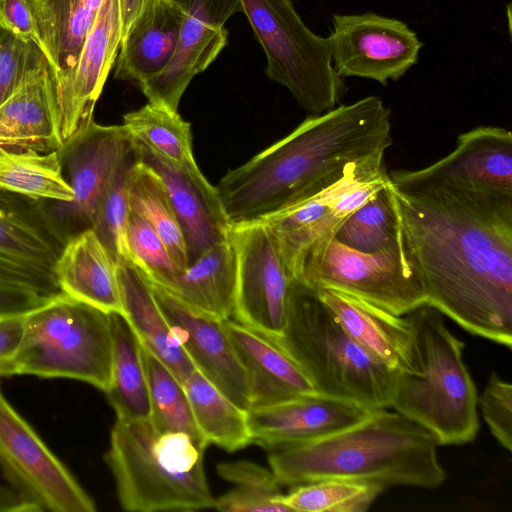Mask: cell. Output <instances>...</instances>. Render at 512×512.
Wrapping results in <instances>:
<instances>
[{"mask_svg":"<svg viewBox=\"0 0 512 512\" xmlns=\"http://www.w3.org/2000/svg\"><path fill=\"white\" fill-rule=\"evenodd\" d=\"M426 304L512 348V191L388 173Z\"/></svg>","mask_w":512,"mask_h":512,"instance_id":"1","label":"cell"},{"mask_svg":"<svg viewBox=\"0 0 512 512\" xmlns=\"http://www.w3.org/2000/svg\"><path fill=\"white\" fill-rule=\"evenodd\" d=\"M392 143L391 111L377 96L310 115L220 179L226 218L230 226L256 221L334 183L351 163L385 155Z\"/></svg>","mask_w":512,"mask_h":512,"instance_id":"2","label":"cell"},{"mask_svg":"<svg viewBox=\"0 0 512 512\" xmlns=\"http://www.w3.org/2000/svg\"><path fill=\"white\" fill-rule=\"evenodd\" d=\"M438 446L420 425L382 408L324 438L272 451L268 462L281 485L337 478L375 483L385 489H434L446 479Z\"/></svg>","mask_w":512,"mask_h":512,"instance_id":"3","label":"cell"},{"mask_svg":"<svg viewBox=\"0 0 512 512\" xmlns=\"http://www.w3.org/2000/svg\"><path fill=\"white\" fill-rule=\"evenodd\" d=\"M270 339L303 371L316 393L369 410L391 407L398 371L370 356L315 289L292 279L283 329Z\"/></svg>","mask_w":512,"mask_h":512,"instance_id":"4","label":"cell"},{"mask_svg":"<svg viewBox=\"0 0 512 512\" xmlns=\"http://www.w3.org/2000/svg\"><path fill=\"white\" fill-rule=\"evenodd\" d=\"M205 447L189 434L158 428L151 418L116 419L105 461L122 509L131 512L213 508Z\"/></svg>","mask_w":512,"mask_h":512,"instance_id":"5","label":"cell"},{"mask_svg":"<svg viewBox=\"0 0 512 512\" xmlns=\"http://www.w3.org/2000/svg\"><path fill=\"white\" fill-rule=\"evenodd\" d=\"M406 317L415 372H398L390 408L427 430L439 446L473 441L479 430L478 394L463 359L465 344L428 304Z\"/></svg>","mask_w":512,"mask_h":512,"instance_id":"6","label":"cell"},{"mask_svg":"<svg viewBox=\"0 0 512 512\" xmlns=\"http://www.w3.org/2000/svg\"><path fill=\"white\" fill-rule=\"evenodd\" d=\"M111 363L109 314L61 293L26 315L11 376L74 379L105 392Z\"/></svg>","mask_w":512,"mask_h":512,"instance_id":"7","label":"cell"},{"mask_svg":"<svg viewBox=\"0 0 512 512\" xmlns=\"http://www.w3.org/2000/svg\"><path fill=\"white\" fill-rule=\"evenodd\" d=\"M267 60L268 78L311 113L335 108L346 92L332 64L328 37L312 32L291 0H240Z\"/></svg>","mask_w":512,"mask_h":512,"instance_id":"8","label":"cell"},{"mask_svg":"<svg viewBox=\"0 0 512 512\" xmlns=\"http://www.w3.org/2000/svg\"><path fill=\"white\" fill-rule=\"evenodd\" d=\"M291 277L314 289L352 295L397 316L426 304L420 273L403 236L375 253L349 248L334 235L320 239L297 259Z\"/></svg>","mask_w":512,"mask_h":512,"instance_id":"9","label":"cell"},{"mask_svg":"<svg viewBox=\"0 0 512 512\" xmlns=\"http://www.w3.org/2000/svg\"><path fill=\"white\" fill-rule=\"evenodd\" d=\"M389 182L384 154L353 162L329 186L256 221L272 234L281 258L291 270L301 254L335 234L344 220Z\"/></svg>","mask_w":512,"mask_h":512,"instance_id":"10","label":"cell"},{"mask_svg":"<svg viewBox=\"0 0 512 512\" xmlns=\"http://www.w3.org/2000/svg\"><path fill=\"white\" fill-rule=\"evenodd\" d=\"M0 468L37 511L94 512L93 499L15 410L0 387Z\"/></svg>","mask_w":512,"mask_h":512,"instance_id":"11","label":"cell"},{"mask_svg":"<svg viewBox=\"0 0 512 512\" xmlns=\"http://www.w3.org/2000/svg\"><path fill=\"white\" fill-rule=\"evenodd\" d=\"M66 241L46 201L0 188V285L61 294L54 267Z\"/></svg>","mask_w":512,"mask_h":512,"instance_id":"12","label":"cell"},{"mask_svg":"<svg viewBox=\"0 0 512 512\" xmlns=\"http://www.w3.org/2000/svg\"><path fill=\"white\" fill-rule=\"evenodd\" d=\"M236 257L234 319L274 338L284 326L292 277L270 231L260 222L230 226Z\"/></svg>","mask_w":512,"mask_h":512,"instance_id":"13","label":"cell"},{"mask_svg":"<svg viewBox=\"0 0 512 512\" xmlns=\"http://www.w3.org/2000/svg\"><path fill=\"white\" fill-rule=\"evenodd\" d=\"M328 40L340 77L366 78L382 85L400 79L414 66L423 46L405 22L374 12L333 15Z\"/></svg>","mask_w":512,"mask_h":512,"instance_id":"14","label":"cell"},{"mask_svg":"<svg viewBox=\"0 0 512 512\" xmlns=\"http://www.w3.org/2000/svg\"><path fill=\"white\" fill-rule=\"evenodd\" d=\"M130 135L123 125L94 120L63 144V172L73 189L70 202L46 201L48 213L66 240L93 228L99 204Z\"/></svg>","mask_w":512,"mask_h":512,"instance_id":"15","label":"cell"},{"mask_svg":"<svg viewBox=\"0 0 512 512\" xmlns=\"http://www.w3.org/2000/svg\"><path fill=\"white\" fill-rule=\"evenodd\" d=\"M183 11L175 53L157 76L138 84L148 103L178 112L192 79L203 72L227 44L226 21L242 12L240 0H172Z\"/></svg>","mask_w":512,"mask_h":512,"instance_id":"16","label":"cell"},{"mask_svg":"<svg viewBox=\"0 0 512 512\" xmlns=\"http://www.w3.org/2000/svg\"><path fill=\"white\" fill-rule=\"evenodd\" d=\"M149 283L195 368L234 403L248 410L250 392L246 375L228 335L225 320L197 310Z\"/></svg>","mask_w":512,"mask_h":512,"instance_id":"17","label":"cell"},{"mask_svg":"<svg viewBox=\"0 0 512 512\" xmlns=\"http://www.w3.org/2000/svg\"><path fill=\"white\" fill-rule=\"evenodd\" d=\"M372 410L319 393L247 410L252 444L269 452L312 442L356 424Z\"/></svg>","mask_w":512,"mask_h":512,"instance_id":"18","label":"cell"},{"mask_svg":"<svg viewBox=\"0 0 512 512\" xmlns=\"http://www.w3.org/2000/svg\"><path fill=\"white\" fill-rule=\"evenodd\" d=\"M122 37L118 0H104L71 76L57 86L63 144L93 120V112L115 64Z\"/></svg>","mask_w":512,"mask_h":512,"instance_id":"19","label":"cell"},{"mask_svg":"<svg viewBox=\"0 0 512 512\" xmlns=\"http://www.w3.org/2000/svg\"><path fill=\"white\" fill-rule=\"evenodd\" d=\"M136 141V140H135ZM140 160L161 179L187 245L189 264L205 250L228 239L230 224L216 187L136 141Z\"/></svg>","mask_w":512,"mask_h":512,"instance_id":"20","label":"cell"},{"mask_svg":"<svg viewBox=\"0 0 512 512\" xmlns=\"http://www.w3.org/2000/svg\"><path fill=\"white\" fill-rule=\"evenodd\" d=\"M409 179L456 181L512 191V133L479 126L458 136L455 149L418 170H398Z\"/></svg>","mask_w":512,"mask_h":512,"instance_id":"21","label":"cell"},{"mask_svg":"<svg viewBox=\"0 0 512 512\" xmlns=\"http://www.w3.org/2000/svg\"><path fill=\"white\" fill-rule=\"evenodd\" d=\"M0 146L62 149L56 78L48 61L0 104Z\"/></svg>","mask_w":512,"mask_h":512,"instance_id":"22","label":"cell"},{"mask_svg":"<svg viewBox=\"0 0 512 512\" xmlns=\"http://www.w3.org/2000/svg\"><path fill=\"white\" fill-rule=\"evenodd\" d=\"M315 290L347 333L370 356L398 372H415L412 332L406 315H394L334 289Z\"/></svg>","mask_w":512,"mask_h":512,"instance_id":"23","label":"cell"},{"mask_svg":"<svg viewBox=\"0 0 512 512\" xmlns=\"http://www.w3.org/2000/svg\"><path fill=\"white\" fill-rule=\"evenodd\" d=\"M225 326L246 375L250 408L315 393L303 371L270 338L236 320H225Z\"/></svg>","mask_w":512,"mask_h":512,"instance_id":"24","label":"cell"},{"mask_svg":"<svg viewBox=\"0 0 512 512\" xmlns=\"http://www.w3.org/2000/svg\"><path fill=\"white\" fill-rule=\"evenodd\" d=\"M54 273L68 297L108 314H123L116 261L92 228L67 239Z\"/></svg>","mask_w":512,"mask_h":512,"instance_id":"25","label":"cell"},{"mask_svg":"<svg viewBox=\"0 0 512 512\" xmlns=\"http://www.w3.org/2000/svg\"><path fill=\"white\" fill-rule=\"evenodd\" d=\"M183 11L172 0H157L132 22L123 35L114 77L136 85L159 75L178 43Z\"/></svg>","mask_w":512,"mask_h":512,"instance_id":"26","label":"cell"},{"mask_svg":"<svg viewBox=\"0 0 512 512\" xmlns=\"http://www.w3.org/2000/svg\"><path fill=\"white\" fill-rule=\"evenodd\" d=\"M116 264L123 315L141 344L183 382L195 366L155 299L149 281L132 262Z\"/></svg>","mask_w":512,"mask_h":512,"instance_id":"27","label":"cell"},{"mask_svg":"<svg viewBox=\"0 0 512 512\" xmlns=\"http://www.w3.org/2000/svg\"><path fill=\"white\" fill-rule=\"evenodd\" d=\"M148 281L197 310L221 320L230 319L236 282L232 242L228 237L205 250L186 268Z\"/></svg>","mask_w":512,"mask_h":512,"instance_id":"28","label":"cell"},{"mask_svg":"<svg viewBox=\"0 0 512 512\" xmlns=\"http://www.w3.org/2000/svg\"><path fill=\"white\" fill-rule=\"evenodd\" d=\"M104 0H28L56 85L72 74Z\"/></svg>","mask_w":512,"mask_h":512,"instance_id":"29","label":"cell"},{"mask_svg":"<svg viewBox=\"0 0 512 512\" xmlns=\"http://www.w3.org/2000/svg\"><path fill=\"white\" fill-rule=\"evenodd\" d=\"M112 336L111 376L105 391L116 419L136 420L151 416L142 344L121 313H109Z\"/></svg>","mask_w":512,"mask_h":512,"instance_id":"30","label":"cell"},{"mask_svg":"<svg viewBox=\"0 0 512 512\" xmlns=\"http://www.w3.org/2000/svg\"><path fill=\"white\" fill-rule=\"evenodd\" d=\"M183 385L195 424L207 445L234 452L252 444L247 410L229 399L196 368Z\"/></svg>","mask_w":512,"mask_h":512,"instance_id":"31","label":"cell"},{"mask_svg":"<svg viewBox=\"0 0 512 512\" xmlns=\"http://www.w3.org/2000/svg\"><path fill=\"white\" fill-rule=\"evenodd\" d=\"M0 188L34 200L70 202L60 151L0 146Z\"/></svg>","mask_w":512,"mask_h":512,"instance_id":"32","label":"cell"},{"mask_svg":"<svg viewBox=\"0 0 512 512\" xmlns=\"http://www.w3.org/2000/svg\"><path fill=\"white\" fill-rule=\"evenodd\" d=\"M122 125L131 138L172 164L192 175H202L192 151L190 123L178 112L147 103L124 114Z\"/></svg>","mask_w":512,"mask_h":512,"instance_id":"33","label":"cell"},{"mask_svg":"<svg viewBox=\"0 0 512 512\" xmlns=\"http://www.w3.org/2000/svg\"><path fill=\"white\" fill-rule=\"evenodd\" d=\"M129 206L156 230L177 268H186L187 245L167 191L160 177L140 159L129 182Z\"/></svg>","mask_w":512,"mask_h":512,"instance_id":"34","label":"cell"},{"mask_svg":"<svg viewBox=\"0 0 512 512\" xmlns=\"http://www.w3.org/2000/svg\"><path fill=\"white\" fill-rule=\"evenodd\" d=\"M139 159L137 143L130 138L104 191L92 228L116 263L131 262L127 244V225L130 214L129 182Z\"/></svg>","mask_w":512,"mask_h":512,"instance_id":"35","label":"cell"},{"mask_svg":"<svg viewBox=\"0 0 512 512\" xmlns=\"http://www.w3.org/2000/svg\"><path fill=\"white\" fill-rule=\"evenodd\" d=\"M335 238L354 250L375 253L403 236L390 182L339 226Z\"/></svg>","mask_w":512,"mask_h":512,"instance_id":"36","label":"cell"},{"mask_svg":"<svg viewBox=\"0 0 512 512\" xmlns=\"http://www.w3.org/2000/svg\"><path fill=\"white\" fill-rule=\"evenodd\" d=\"M218 474L234 487L215 498L213 508L223 512H289L279 497L281 483L274 473L250 461L221 463Z\"/></svg>","mask_w":512,"mask_h":512,"instance_id":"37","label":"cell"},{"mask_svg":"<svg viewBox=\"0 0 512 512\" xmlns=\"http://www.w3.org/2000/svg\"><path fill=\"white\" fill-rule=\"evenodd\" d=\"M142 355L153 423L163 430L187 433L207 448L195 424L183 382L143 345Z\"/></svg>","mask_w":512,"mask_h":512,"instance_id":"38","label":"cell"},{"mask_svg":"<svg viewBox=\"0 0 512 512\" xmlns=\"http://www.w3.org/2000/svg\"><path fill=\"white\" fill-rule=\"evenodd\" d=\"M384 490L375 483L330 478L292 486L279 501L289 512H364Z\"/></svg>","mask_w":512,"mask_h":512,"instance_id":"39","label":"cell"},{"mask_svg":"<svg viewBox=\"0 0 512 512\" xmlns=\"http://www.w3.org/2000/svg\"><path fill=\"white\" fill-rule=\"evenodd\" d=\"M127 244L131 262L148 280L154 281L179 270L156 230L132 211L128 218Z\"/></svg>","mask_w":512,"mask_h":512,"instance_id":"40","label":"cell"},{"mask_svg":"<svg viewBox=\"0 0 512 512\" xmlns=\"http://www.w3.org/2000/svg\"><path fill=\"white\" fill-rule=\"evenodd\" d=\"M47 61L36 44L0 28V104Z\"/></svg>","mask_w":512,"mask_h":512,"instance_id":"41","label":"cell"},{"mask_svg":"<svg viewBox=\"0 0 512 512\" xmlns=\"http://www.w3.org/2000/svg\"><path fill=\"white\" fill-rule=\"evenodd\" d=\"M491 434L507 451L512 450V385L492 372L477 400Z\"/></svg>","mask_w":512,"mask_h":512,"instance_id":"42","label":"cell"},{"mask_svg":"<svg viewBox=\"0 0 512 512\" xmlns=\"http://www.w3.org/2000/svg\"><path fill=\"white\" fill-rule=\"evenodd\" d=\"M0 28L33 42L42 50L36 22L28 0H0Z\"/></svg>","mask_w":512,"mask_h":512,"instance_id":"43","label":"cell"},{"mask_svg":"<svg viewBox=\"0 0 512 512\" xmlns=\"http://www.w3.org/2000/svg\"><path fill=\"white\" fill-rule=\"evenodd\" d=\"M51 298L35 291L0 285V317L26 315Z\"/></svg>","mask_w":512,"mask_h":512,"instance_id":"44","label":"cell"},{"mask_svg":"<svg viewBox=\"0 0 512 512\" xmlns=\"http://www.w3.org/2000/svg\"><path fill=\"white\" fill-rule=\"evenodd\" d=\"M26 315L0 317V377L11 376V367L21 343Z\"/></svg>","mask_w":512,"mask_h":512,"instance_id":"45","label":"cell"},{"mask_svg":"<svg viewBox=\"0 0 512 512\" xmlns=\"http://www.w3.org/2000/svg\"><path fill=\"white\" fill-rule=\"evenodd\" d=\"M36 508L27 502L9 485L0 484V512H36Z\"/></svg>","mask_w":512,"mask_h":512,"instance_id":"46","label":"cell"},{"mask_svg":"<svg viewBox=\"0 0 512 512\" xmlns=\"http://www.w3.org/2000/svg\"><path fill=\"white\" fill-rule=\"evenodd\" d=\"M121 17L122 37L140 13L157 0H118ZM121 37V39H122Z\"/></svg>","mask_w":512,"mask_h":512,"instance_id":"47","label":"cell"}]
</instances>
